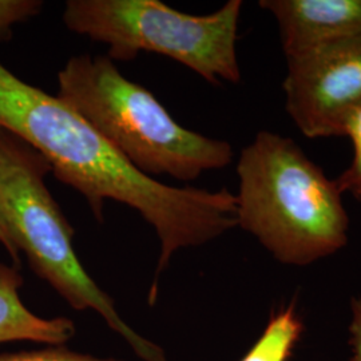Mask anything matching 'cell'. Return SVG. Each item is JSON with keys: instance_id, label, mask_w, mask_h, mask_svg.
<instances>
[{"instance_id": "9", "label": "cell", "mask_w": 361, "mask_h": 361, "mask_svg": "<svg viewBox=\"0 0 361 361\" xmlns=\"http://www.w3.org/2000/svg\"><path fill=\"white\" fill-rule=\"evenodd\" d=\"M302 334V322L293 305L274 313L257 343L241 361H288Z\"/></svg>"}, {"instance_id": "11", "label": "cell", "mask_w": 361, "mask_h": 361, "mask_svg": "<svg viewBox=\"0 0 361 361\" xmlns=\"http://www.w3.org/2000/svg\"><path fill=\"white\" fill-rule=\"evenodd\" d=\"M43 7L38 0H0V34L7 32L13 25L37 16Z\"/></svg>"}, {"instance_id": "13", "label": "cell", "mask_w": 361, "mask_h": 361, "mask_svg": "<svg viewBox=\"0 0 361 361\" xmlns=\"http://www.w3.org/2000/svg\"><path fill=\"white\" fill-rule=\"evenodd\" d=\"M352 319L349 324V344L352 348V361H361V298L352 300Z\"/></svg>"}, {"instance_id": "6", "label": "cell", "mask_w": 361, "mask_h": 361, "mask_svg": "<svg viewBox=\"0 0 361 361\" xmlns=\"http://www.w3.org/2000/svg\"><path fill=\"white\" fill-rule=\"evenodd\" d=\"M285 106L308 138L344 137L347 116L361 106V37L286 56Z\"/></svg>"}, {"instance_id": "7", "label": "cell", "mask_w": 361, "mask_h": 361, "mask_svg": "<svg viewBox=\"0 0 361 361\" xmlns=\"http://www.w3.org/2000/svg\"><path fill=\"white\" fill-rule=\"evenodd\" d=\"M274 16L285 56L361 37V0H262Z\"/></svg>"}, {"instance_id": "10", "label": "cell", "mask_w": 361, "mask_h": 361, "mask_svg": "<svg viewBox=\"0 0 361 361\" xmlns=\"http://www.w3.org/2000/svg\"><path fill=\"white\" fill-rule=\"evenodd\" d=\"M344 135L353 145V159L335 180L336 186L341 194H352L361 200V106L356 107L344 122Z\"/></svg>"}, {"instance_id": "4", "label": "cell", "mask_w": 361, "mask_h": 361, "mask_svg": "<svg viewBox=\"0 0 361 361\" xmlns=\"http://www.w3.org/2000/svg\"><path fill=\"white\" fill-rule=\"evenodd\" d=\"M50 171L38 150L0 128V205L19 252L74 310L98 312L143 361H166L162 349L121 319L111 297L85 271L73 245L74 229L46 186Z\"/></svg>"}, {"instance_id": "2", "label": "cell", "mask_w": 361, "mask_h": 361, "mask_svg": "<svg viewBox=\"0 0 361 361\" xmlns=\"http://www.w3.org/2000/svg\"><path fill=\"white\" fill-rule=\"evenodd\" d=\"M237 174V226L280 262L310 265L347 245L349 217L335 180L293 140L258 133Z\"/></svg>"}, {"instance_id": "14", "label": "cell", "mask_w": 361, "mask_h": 361, "mask_svg": "<svg viewBox=\"0 0 361 361\" xmlns=\"http://www.w3.org/2000/svg\"><path fill=\"white\" fill-rule=\"evenodd\" d=\"M0 244L7 249L8 255L13 258V267L18 269L20 267V252L13 241V234L7 225L1 205H0Z\"/></svg>"}, {"instance_id": "3", "label": "cell", "mask_w": 361, "mask_h": 361, "mask_svg": "<svg viewBox=\"0 0 361 361\" xmlns=\"http://www.w3.org/2000/svg\"><path fill=\"white\" fill-rule=\"evenodd\" d=\"M56 97L143 174L197 180L232 162V145L180 126L154 95L109 56L78 55L58 74Z\"/></svg>"}, {"instance_id": "1", "label": "cell", "mask_w": 361, "mask_h": 361, "mask_svg": "<svg viewBox=\"0 0 361 361\" xmlns=\"http://www.w3.org/2000/svg\"><path fill=\"white\" fill-rule=\"evenodd\" d=\"M0 128L38 150L55 178L86 198L97 221L104 222L107 200L138 210L161 241L157 277L178 249L237 226V201L228 189L174 188L143 174L70 106L1 63Z\"/></svg>"}, {"instance_id": "5", "label": "cell", "mask_w": 361, "mask_h": 361, "mask_svg": "<svg viewBox=\"0 0 361 361\" xmlns=\"http://www.w3.org/2000/svg\"><path fill=\"white\" fill-rule=\"evenodd\" d=\"M241 8V0H229L217 13L195 16L158 0H68L63 22L68 30L106 43L111 61L157 52L209 83H238L235 42Z\"/></svg>"}, {"instance_id": "12", "label": "cell", "mask_w": 361, "mask_h": 361, "mask_svg": "<svg viewBox=\"0 0 361 361\" xmlns=\"http://www.w3.org/2000/svg\"><path fill=\"white\" fill-rule=\"evenodd\" d=\"M0 361H122L116 359H98L89 355L71 352L66 348H47L11 355H0Z\"/></svg>"}, {"instance_id": "8", "label": "cell", "mask_w": 361, "mask_h": 361, "mask_svg": "<svg viewBox=\"0 0 361 361\" xmlns=\"http://www.w3.org/2000/svg\"><path fill=\"white\" fill-rule=\"evenodd\" d=\"M22 284L18 269L0 262V344L35 341L61 345L71 340L74 323L66 317L43 319L27 310L19 296Z\"/></svg>"}]
</instances>
